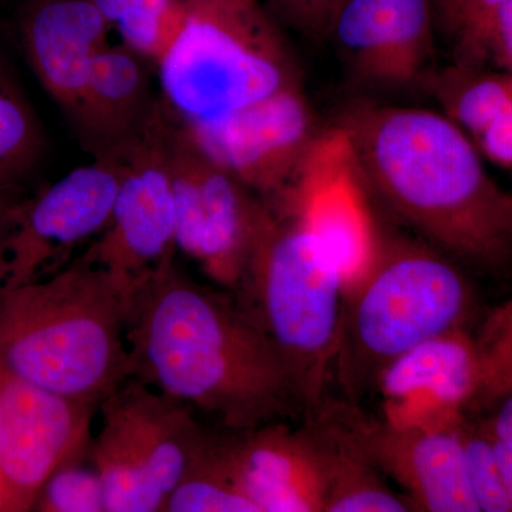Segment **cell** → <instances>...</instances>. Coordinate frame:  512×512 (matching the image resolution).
Wrapping results in <instances>:
<instances>
[{"mask_svg":"<svg viewBox=\"0 0 512 512\" xmlns=\"http://www.w3.org/2000/svg\"><path fill=\"white\" fill-rule=\"evenodd\" d=\"M340 127L373 207L466 269L511 274L512 194L446 114L363 104Z\"/></svg>","mask_w":512,"mask_h":512,"instance_id":"cell-1","label":"cell"},{"mask_svg":"<svg viewBox=\"0 0 512 512\" xmlns=\"http://www.w3.org/2000/svg\"><path fill=\"white\" fill-rule=\"evenodd\" d=\"M130 377L150 384L222 429L305 417L281 357L225 289L170 266L128 309Z\"/></svg>","mask_w":512,"mask_h":512,"instance_id":"cell-2","label":"cell"},{"mask_svg":"<svg viewBox=\"0 0 512 512\" xmlns=\"http://www.w3.org/2000/svg\"><path fill=\"white\" fill-rule=\"evenodd\" d=\"M126 325L120 292L82 252L47 278L0 288V363L97 406L130 377Z\"/></svg>","mask_w":512,"mask_h":512,"instance_id":"cell-3","label":"cell"},{"mask_svg":"<svg viewBox=\"0 0 512 512\" xmlns=\"http://www.w3.org/2000/svg\"><path fill=\"white\" fill-rule=\"evenodd\" d=\"M478 298L467 269L382 225L369 262L346 286L333 386L360 404L394 359L426 340L470 329Z\"/></svg>","mask_w":512,"mask_h":512,"instance_id":"cell-4","label":"cell"},{"mask_svg":"<svg viewBox=\"0 0 512 512\" xmlns=\"http://www.w3.org/2000/svg\"><path fill=\"white\" fill-rule=\"evenodd\" d=\"M345 292L342 269L323 242L301 218L272 208L229 293L281 357L305 416L332 393Z\"/></svg>","mask_w":512,"mask_h":512,"instance_id":"cell-5","label":"cell"},{"mask_svg":"<svg viewBox=\"0 0 512 512\" xmlns=\"http://www.w3.org/2000/svg\"><path fill=\"white\" fill-rule=\"evenodd\" d=\"M187 20L158 63L161 99L185 123L227 116L302 86L262 0H185Z\"/></svg>","mask_w":512,"mask_h":512,"instance_id":"cell-6","label":"cell"},{"mask_svg":"<svg viewBox=\"0 0 512 512\" xmlns=\"http://www.w3.org/2000/svg\"><path fill=\"white\" fill-rule=\"evenodd\" d=\"M101 427L89 448L106 512H163L210 430L192 407L136 377L100 404Z\"/></svg>","mask_w":512,"mask_h":512,"instance_id":"cell-7","label":"cell"},{"mask_svg":"<svg viewBox=\"0 0 512 512\" xmlns=\"http://www.w3.org/2000/svg\"><path fill=\"white\" fill-rule=\"evenodd\" d=\"M120 164L107 228L84 254L109 275L128 309L138 293L174 265L177 217L167 151V106L157 99L146 121L104 154Z\"/></svg>","mask_w":512,"mask_h":512,"instance_id":"cell-8","label":"cell"},{"mask_svg":"<svg viewBox=\"0 0 512 512\" xmlns=\"http://www.w3.org/2000/svg\"><path fill=\"white\" fill-rule=\"evenodd\" d=\"M167 151L177 251L192 259L212 284L232 292L271 221V205L215 164L168 106Z\"/></svg>","mask_w":512,"mask_h":512,"instance_id":"cell-9","label":"cell"},{"mask_svg":"<svg viewBox=\"0 0 512 512\" xmlns=\"http://www.w3.org/2000/svg\"><path fill=\"white\" fill-rule=\"evenodd\" d=\"M120 175L113 157H94L93 163L29 195L3 245L0 288L56 274L83 245L89 247L109 225Z\"/></svg>","mask_w":512,"mask_h":512,"instance_id":"cell-10","label":"cell"},{"mask_svg":"<svg viewBox=\"0 0 512 512\" xmlns=\"http://www.w3.org/2000/svg\"><path fill=\"white\" fill-rule=\"evenodd\" d=\"M94 407L0 363V511L33 510L53 473L89 453Z\"/></svg>","mask_w":512,"mask_h":512,"instance_id":"cell-11","label":"cell"},{"mask_svg":"<svg viewBox=\"0 0 512 512\" xmlns=\"http://www.w3.org/2000/svg\"><path fill=\"white\" fill-rule=\"evenodd\" d=\"M185 126L215 164L268 204L288 190L320 134L302 86Z\"/></svg>","mask_w":512,"mask_h":512,"instance_id":"cell-12","label":"cell"},{"mask_svg":"<svg viewBox=\"0 0 512 512\" xmlns=\"http://www.w3.org/2000/svg\"><path fill=\"white\" fill-rule=\"evenodd\" d=\"M325 403L413 511L478 512L458 429H406L367 416L359 404L333 396Z\"/></svg>","mask_w":512,"mask_h":512,"instance_id":"cell-13","label":"cell"},{"mask_svg":"<svg viewBox=\"0 0 512 512\" xmlns=\"http://www.w3.org/2000/svg\"><path fill=\"white\" fill-rule=\"evenodd\" d=\"M481 389L474 333L457 329L420 343L389 363L372 393L380 419L397 427L458 429L476 409Z\"/></svg>","mask_w":512,"mask_h":512,"instance_id":"cell-14","label":"cell"},{"mask_svg":"<svg viewBox=\"0 0 512 512\" xmlns=\"http://www.w3.org/2000/svg\"><path fill=\"white\" fill-rule=\"evenodd\" d=\"M434 22L433 0H342L323 37L360 80L400 89L429 72Z\"/></svg>","mask_w":512,"mask_h":512,"instance_id":"cell-15","label":"cell"},{"mask_svg":"<svg viewBox=\"0 0 512 512\" xmlns=\"http://www.w3.org/2000/svg\"><path fill=\"white\" fill-rule=\"evenodd\" d=\"M217 447L229 480L256 512H323L322 468L305 424L222 429Z\"/></svg>","mask_w":512,"mask_h":512,"instance_id":"cell-16","label":"cell"},{"mask_svg":"<svg viewBox=\"0 0 512 512\" xmlns=\"http://www.w3.org/2000/svg\"><path fill=\"white\" fill-rule=\"evenodd\" d=\"M111 28L93 0H26L20 40L37 80L66 114Z\"/></svg>","mask_w":512,"mask_h":512,"instance_id":"cell-17","label":"cell"},{"mask_svg":"<svg viewBox=\"0 0 512 512\" xmlns=\"http://www.w3.org/2000/svg\"><path fill=\"white\" fill-rule=\"evenodd\" d=\"M147 60L133 49L107 45L94 57L72 111L67 114L94 157L128 140L156 103Z\"/></svg>","mask_w":512,"mask_h":512,"instance_id":"cell-18","label":"cell"},{"mask_svg":"<svg viewBox=\"0 0 512 512\" xmlns=\"http://www.w3.org/2000/svg\"><path fill=\"white\" fill-rule=\"evenodd\" d=\"M325 483L323 512L413 511L323 402L303 417Z\"/></svg>","mask_w":512,"mask_h":512,"instance_id":"cell-19","label":"cell"},{"mask_svg":"<svg viewBox=\"0 0 512 512\" xmlns=\"http://www.w3.org/2000/svg\"><path fill=\"white\" fill-rule=\"evenodd\" d=\"M443 113L471 140L512 101V76L481 64L458 63L436 77Z\"/></svg>","mask_w":512,"mask_h":512,"instance_id":"cell-20","label":"cell"},{"mask_svg":"<svg viewBox=\"0 0 512 512\" xmlns=\"http://www.w3.org/2000/svg\"><path fill=\"white\" fill-rule=\"evenodd\" d=\"M124 45L158 66L187 20L185 0H93Z\"/></svg>","mask_w":512,"mask_h":512,"instance_id":"cell-21","label":"cell"},{"mask_svg":"<svg viewBox=\"0 0 512 512\" xmlns=\"http://www.w3.org/2000/svg\"><path fill=\"white\" fill-rule=\"evenodd\" d=\"M43 137L29 101L0 62V187L23 184L42 154Z\"/></svg>","mask_w":512,"mask_h":512,"instance_id":"cell-22","label":"cell"},{"mask_svg":"<svg viewBox=\"0 0 512 512\" xmlns=\"http://www.w3.org/2000/svg\"><path fill=\"white\" fill-rule=\"evenodd\" d=\"M163 512H256L222 466L217 431L210 430L183 480L165 501Z\"/></svg>","mask_w":512,"mask_h":512,"instance_id":"cell-23","label":"cell"},{"mask_svg":"<svg viewBox=\"0 0 512 512\" xmlns=\"http://www.w3.org/2000/svg\"><path fill=\"white\" fill-rule=\"evenodd\" d=\"M468 483L478 512H512V498L505 488L493 437L483 417L468 416L458 427Z\"/></svg>","mask_w":512,"mask_h":512,"instance_id":"cell-24","label":"cell"},{"mask_svg":"<svg viewBox=\"0 0 512 512\" xmlns=\"http://www.w3.org/2000/svg\"><path fill=\"white\" fill-rule=\"evenodd\" d=\"M474 340L481 365L476 409H488L512 390V296L485 316Z\"/></svg>","mask_w":512,"mask_h":512,"instance_id":"cell-25","label":"cell"},{"mask_svg":"<svg viewBox=\"0 0 512 512\" xmlns=\"http://www.w3.org/2000/svg\"><path fill=\"white\" fill-rule=\"evenodd\" d=\"M33 510L42 512H106L103 487L94 467L79 461L53 473L37 497Z\"/></svg>","mask_w":512,"mask_h":512,"instance_id":"cell-26","label":"cell"},{"mask_svg":"<svg viewBox=\"0 0 512 512\" xmlns=\"http://www.w3.org/2000/svg\"><path fill=\"white\" fill-rule=\"evenodd\" d=\"M456 52L458 63L491 64L512 76V0L491 13Z\"/></svg>","mask_w":512,"mask_h":512,"instance_id":"cell-27","label":"cell"},{"mask_svg":"<svg viewBox=\"0 0 512 512\" xmlns=\"http://www.w3.org/2000/svg\"><path fill=\"white\" fill-rule=\"evenodd\" d=\"M508 2L511 0H433L434 15L457 49L491 13Z\"/></svg>","mask_w":512,"mask_h":512,"instance_id":"cell-28","label":"cell"},{"mask_svg":"<svg viewBox=\"0 0 512 512\" xmlns=\"http://www.w3.org/2000/svg\"><path fill=\"white\" fill-rule=\"evenodd\" d=\"M276 22L306 36L323 37L342 0H262Z\"/></svg>","mask_w":512,"mask_h":512,"instance_id":"cell-29","label":"cell"},{"mask_svg":"<svg viewBox=\"0 0 512 512\" xmlns=\"http://www.w3.org/2000/svg\"><path fill=\"white\" fill-rule=\"evenodd\" d=\"M473 141L491 163L512 168V101Z\"/></svg>","mask_w":512,"mask_h":512,"instance_id":"cell-30","label":"cell"},{"mask_svg":"<svg viewBox=\"0 0 512 512\" xmlns=\"http://www.w3.org/2000/svg\"><path fill=\"white\" fill-rule=\"evenodd\" d=\"M29 194L23 184L6 185L0 187V259H2L3 245L9 237L13 225L18 221L23 205L28 201Z\"/></svg>","mask_w":512,"mask_h":512,"instance_id":"cell-31","label":"cell"},{"mask_svg":"<svg viewBox=\"0 0 512 512\" xmlns=\"http://www.w3.org/2000/svg\"><path fill=\"white\" fill-rule=\"evenodd\" d=\"M485 424L498 440L512 448V390L503 394L488 407Z\"/></svg>","mask_w":512,"mask_h":512,"instance_id":"cell-32","label":"cell"},{"mask_svg":"<svg viewBox=\"0 0 512 512\" xmlns=\"http://www.w3.org/2000/svg\"><path fill=\"white\" fill-rule=\"evenodd\" d=\"M490 434L493 437L495 456H497L505 488H507L508 494L512 498V448L505 446L503 441L498 440L491 431Z\"/></svg>","mask_w":512,"mask_h":512,"instance_id":"cell-33","label":"cell"}]
</instances>
